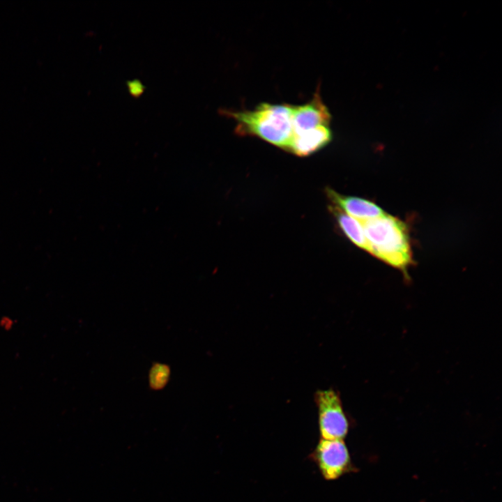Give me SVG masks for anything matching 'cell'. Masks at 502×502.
<instances>
[{"label":"cell","mask_w":502,"mask_h":502,"mask_svg":"<svg viewBox=\"0 0 502 502\" xmlns=\"http://www.w3.org/2000/svg\"><path fill=\"white\" fill-rule=\"evenodd\" d=\"M296 105L261 102L253 109H220L219 113L234 119V132L239 136H252L289 151L296 129Z\"/></svg>","instance_id":"1"},{"label":"cell","mask_w":502,"mask_h":502,"mask_svg":"<svg viewBox=\"0 0 502 502\" xmlns=\"http://www.w3.org/2000/svg\"><path fill=\"white\" fill-rule=\"evenodd\" d=\"M359 222L369 245L368 252L406 274L413 263L406 224L386 212L376 218Z\"/></svg>","instance_id":"2"},{"label":"cell","mask_w":502,"mask_h":502,"mask_svg":"<svg viewBox=\"0 0 502 502\" xmlns=\"http://www.w3.org/2000/svg\"><path fill=\"white\" fill-rule=\"evenodd\" d=\"M314 402L321 439L343 440L349 431V421L338 393L331 388L319 390Z\"/></svg>","instance_id":"3"},{"label":"cell","mask_w":502,"mask_h":502,"mask_svg":"<svg viewBox=\"0 0 502 502\" xmlns=\"http://www.w3.org/2000/svg\"><path fill=\"white\" fill-rule=\"evenodd\" d=\"M309 458L325 480H335L353 470L347 447L341 439H321Z\"/></svg>","instance_id":"4"},{"label":"cell","mask_w":502,"mask_h":502,"mask_svg":"<svg viewBox=\"0 0 502 502\" xmlns=\"http://www.w3.org/2000/svg\"><path fill=\"white\" fill-rule=\"evenodd\" d=\"M326 195L334 206L358 221L374 219L385 213L374 202L363 198L343 195L331 188L326 189Z\"/></svg>","instance_id":"5"},{"label":"cell","mask_w":502,"mask_h":502,"mask_svg":"<svg viewBox=\"0 0 502 502\" xmlns=\"http://www.w3.org/2000/svg\"><path fill=\"white\" fill-rule=\"evenodd\" d=\"M330 209L347 238L357 247L368 252L369 245L360 222L334 205L330 206Z\"/></svg>","instance_id":"6"},{"label":"cell","mask_w":502,"mask_h":502,"mask_svg":"<svg viewBox=\"0 0 502 502\" xmlns=\"http://www.w3.org/2000/svg\"><path fill=\"white\" fill-rule=\"evenodd\" d=\"M170 373L169 365L161 363H153L149 372V387L155 390L164 388L169 382Z\"/></svg>","instance_id":"7"},{"label":"cell","mask_w":502,"mask_h":502,"mask_svg":"<svg viewBox=\"0 0 502 502\" xmlns=\"http://www.w3.org/2000/svg\"><path fill=\"white\" fill-rule=\"evenodd\" d=\"M126 85L129 93L135 98L139 97L145 89L144 85L137 79L127 82Z\"/></svg>","instance_id":"8"}]
</instances>
